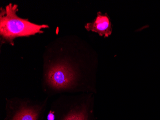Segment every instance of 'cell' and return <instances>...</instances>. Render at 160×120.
<instances>
[{
    "label": "cell",
    "instance_id": "6da1fadb",
    "mask_svg": "<svg viewBox=\"0 0 160 120\" xmlns=\"http://www.w3.org/2000/svg\"><path fill=\"white\" fill-rule=\"evenodd\" d=\"M93 75L66 60L45 63L42 89L48 97L58 94L94 91Z\"/></svg>",
    "mask_w": 160,
    "mask_h": 120
},
{
    "label": "cell",
    "instance_id": "7a4b0ae2",
    "mask_svg": "<svg viewBox=\"0 0 160 120\" xmlns=\"http://www.w3.org/2000/svg\"><path fill=\"white\" fill-rule=\"evenodd\" d=\"M93 102L91 94L62 96L52 103L46 120H96Z\"/></svg>",
    "mask_w": 160,
    "mask_h": 120
},
{
    "label": "cell",
    "instance_id": "3957f363",
    "mask_svg": "<svg viewBox=\"0 0 160 120\" xmlns=\"http://www.w3.org/2000/svg\"><path fill=\"white\" fill-rule=\"evenodd\" d=\"M18 5L9 3L0 11V35L2 40L13 44L17 37H28L43 33L42 29L48 28L47 25H38L27 19L20 18L17 14Z\"/></svg>",
    "mask_w": 160,
    "mask_h": 120
},
{
    "label": "cell",
    "instance_id": "277c9868",
    "mask_svg": "<svg viewBox=\"0 0 160 120\" xmlns=\"http://www.w3.org/2000/svg\"><path fill=\"white\" fill-rule=\"evenodd\" d=\"M48 99L41 101L18 97L6 99L4 120H44Z\"/></svg>",
    "mask_w": 160,
    "mask_h": 120
},
{
    "label": "cell",
    "instance_id": "5b68a950",
    "mask_svg": "<svg viewBox=\"0 0 160 120\" xmlns=\"http://www.w3.org/2000/svg\"><path fill=\"white\" fill-rule=\"evenodd\" d=\"M85 28L88 31L96 32L105 37H109L112 33L110 18L107 13L103 14L100 12H98L97 18L92 22L86 24Z\"/></svg>",
    "mask_w": 160,
    "mask_h": 120
}]
</instances>
